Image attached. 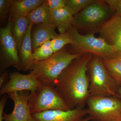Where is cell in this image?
<instances>
[{
    "instance_id": "7a4b0ae2",
    "label": "cell",
    "mask_w": 121,
    "mask_h": 121,
    "mask_svg": "<svg viewBox=\"0 0 121 121\" xmlns=\"http://www.w3.org/2000/svg\"><path fill=\"white\" fill-rule=\"evenodd\" d=\"M82 55L61 50L46 59L33 62L29 70L30 73L40 80L47 82L55 87L64 70L73 60Z\"/></svg>"
},
{
    "instance_id": "3957f363",
    "label": "cell",
    "mask_w": 121,
    "mask_h": 121,
    "mask_svg": "<svg viewBox=\"0 0 121 121\" xmlns=\"http://www.w3.org/2000/svg\"><path fill=\"white\" fill-rule=\"evenodd\" d=\"M89 97H116L119 86L111 76L103 59L93 55L89 63Z\"/></svg>"
},
{
    "instance_id": "e0dca14e",
    "label": "cell",
    "mask_w": 121,
    "mask_h": 121,
    "mask_svg": "<svg viewBox=\"0 0 121 121\" xmlns=\"http://www.w3.org/2000/svg\"><path fill=\"white\" fill-rule=\"evenodd\" d=\"M53 23L60 33L67 32L72 25L74 16L65 6L52 12Z\"/></svg>"
},
{
    "instance_id": "8fae6325",
    "label": "cell",
    "mask_w": 121,
    "mask_h": 121,
    "mask_svg": "<svg viewBox=\"0 0 121 121\" xmlns=\"http://www.w3.org/2000/svg\"><path fill=\"white\" fill-rule=\"evenodd\" d=\"M87 115V109L78 107L67 111H46L31 115L34 121H82Z\"/></svg>"
},
{
    "instance_id": "4316f807",
    "label": "cell",
    "mask_w": 121,
    "mask_h": 121,
    "mask_svg": "<svg viewBox=\"0 0 121 121\" xmlns=\"http://www.w3.org/2000/svg\"><path fill=\"white\" fill-rule=\"evenodd\" d=\"M9 73L7 70L4 71L1 74L0 77V87L6 84L9 79Z\"/></svg>"
},
{
    "instance_id": "9a60e30c",
    "label": "cell",
    "mask_w": 121,
    "mask_h": 121,
    "mask_svg": "<svg viewBox=\"0 0 121 121\" xmlns=\"http://www.w3.org/2000/svg\"><path fill=\"white\" fill-rule=\"evenodd\" d=\"M33 33L32 40L33 50H34L48 40H51L58 35L55 31L54 25L39 24Z\"/></svg>"
},
{
    "instance_id": "2e32d148",
    "label": "cell",
    "mask_w": 121,
    "mask_h": 121,
    "mask_svg": "<svg viewBox=\"0 0 121 121\" xmlns=\"http://www.w3.org/2000/svg\"><path fill=\"white\" fill-rule=\"evenodd\" d=\"M52 12L44 1L26 17L29 25L31 24L54 25Z\"/></svg>"
},
{
    "instance_id": "f1b7e54d",
    "label": "cell",
    "mask_w": 121,
    "mask_h": 121,
    "mask_svg": "<svg viewBox=\"0 0 121 121\" xmlns=\"http://www.w3.org/2000/svg\"><path fill=\"white\" fill-rule=\"evenodd\" d=\"M91 121L90 118L89 116H86L85 118L83 119L82 121Z\"/></svg>"
},
{
    "instance_id": "5bb4252c",
    "label": "cell",
    "mask_w": 121,
    "mask_h": 121,
    "mask_svg": "<svg viewBox=\"0 0 121 121\" xmlns=\"http://www.w3.org/2000/svg\"><path fill=\"white\" fill-rule=\"evenodd\" d=\"M33 25V24H31L29 26L19 52V56L24 71L30 70L33 63L32 59V45L31 39V31Z\"/></svg>"
},
{
    "instance_id": "7402d4cb",
    "label": "cell",
    "mask_w": 121,
    "mask_h": 121,
    "mask_svg": "<svg viewBox=\"0 0 121 121\" xmlns=\"http://www.w3.org/2000/svg\"><path fill=\"white\" fill-rule=\"evenodd\" d=\"M72 43V40L67 32L65 33H60L51 40L52 48L54 53L62 50L65 45Z\"/></svg>"
},
{
    "instance_id": "8992f818",
    "label": "cell",
    "mask_w": 121,
    "mask_h": 121,
    "mask_svg": "<svg viewBox=\"0 0 121 121\" xmlns=\"http://www.w3.org/2000/svg\"><path fill=\"white\" fill-rule=\"evenodd\" d=\"M86 104L92 121H121V99L116 97H89Z\"/></svg>"
},
{
    "instance_id": "6da1fadb",
    "label": "cell",
    "mask_w": 121,
    "mask_h": 121,
    "mask_svg": "<svg viewBox=\"0 0 121 121\" xmlns=\"http://www.w3.org/2000/svg\"><path fill=\"white\" fill-rule=\"evenodd\" d=\"M93 55L84 54L73 60L60 76L55 86L71 109L84 108L86 104L90 87L87 71Z\"/></svg>"
},
{
    "instance_id": "cb8c5ba5",
    "label": "cell",
    "mask_w": 121,
    "mask_h": 121,
    "mask_svg": "<svg viewBox=\"0 0 121 121\" xmlns=\"http://www.w3.org/2000/svg\"><path fill=\"white\" fill-rule=\"evenodd\" d=\"M66 0H45L47 5L53 12L66 6Z\"/></svg>"
},
{
    "instance_id": "d6986e66",
    "label": "cell",
    "mask_w": 121,
    "mask_h": 121,
    "mask_svg": "<svg viewBox=\"0 0 121 121\" xmlns=\"http://www.w3.org/2000/svg\"><path fill=\"white\" fill-rule=\"evenodd\" d=\"M103 61L111 76L121 86V55L114 58L103 59Z\"/></svg>"
},
{
    "instance_id": "44dd1931",
    "label": "cell",
    "mask_w": 121,
    "mask_h": 121,
    "mask_svg": "<svg viewBox=\"0 0 121 121\" xmlns=\"http://www.w3.org/2000/svg\"><path fill=\"white\" fill-rule=\"evenodd\" d=\"M94 0H66L65 5L73 16L78 14L89 5Z\"/></svg>"
},
{
    "instance_id": "277c9868",
    "label": "cell",
    "mask_w": 121,
    "mask_h": 121,
    "mask_svg": "<svg viewBox=\"0 0 121 121\" xmlns=\"http://www.w3.org/2000/svg\"><path fill=\"white\" fill-rule=\"evenodd\" d=\"M41 82L36 91L29 95L28 104L31 115L48 110L71 109L55 86L45 81Z\"/></svg>"
},
{
    "instance_id": "52a82bcc",
    "label": "cell",
    "mask_w": 121,
    "mask_h": 121,
    "mask_svg": "<svg viewBox=\"0 0 121 121\" xmlns=\"http://www.w3.org/2000/svg\"><path fill=\"white\" fill-rule=\"evenodd\" d=\"M112 11L101 1L95 0L74 16L72 25L76 28L93 29L99 28L111 18Z\"/></svg>"
},
{
    "instance_id": "603a6c76",
    "label": "cell",
    "mask_w": 121,
    "mask_h": 121,
    "mask_svg": "<svg viewBox=\"0 0 121 121\" xmlns=\"http://www.w3.org/2000/svg\"><path fill=\"white\" fill-rule=\"evenodd\" d=\"M13 0H0V17L4 19L9 13V9Z\"/></svg>"
},
{
    "instance_id": "ffe728a7",
    "label": "cell",
    "mask_w": 121,
    "mask_h": 121,
    "mask_svg": "<svg viewBox=\"0 0 121 121\" xmlns=\"http://www.w3.org/2000/svg\"><path fill=\"white\" fill-rule=\"evenodd\" d=\"M54 54L52 48L51 40H48L34 50L32 59L33 62L44 60L48 58Z\"/></svg>"
},
{
    "instance_id": "83f0119b",
    "label": "cell",
    "mask_w": 121,
    "mask_h": 121,
    "mask_svg": "<svg viewBox=\"0 0 121 121\" xmlns=\"http://www.w3.org/2000/svg\"><path fill=\"white\" fill-rule=\"evenodd\" d=\"M117 95L118 98L121 99V86L119 87L117 92Z\"/></svg>"
},
{
    "instance_id": "4fadbf2b",
    "label": "cell",
    "mask_w": 121,
    "mask_h": 121,
    "mask_svg": "<svg viewBox=\"0 0 121 121\" xmlns=\"http://www.w3.org/2000/svg\"><path fill=\"white\" fill-rule=\"evenodd\" d=\"M44 1V0H13L9 9V20L17 17H26Z\"/></svg>"
},
{
    "instance_id": "9c48e42d",
    "label": "cell",
    "mask_w": 121,
    "mask_h": 121,
    "mask_svg": "<svg viewBox=\"0 0 121 121\" xmlns=\"http://www.w3.org/2000/svg\"><path fill=\"white\" fill-rule=\"evenodd\" d=\"M40 80L32 74H23L17 72L9 73L8 82L0 87L1 96L14 91H29L35 92L41 84Z\"/></svg>"
},
{
    "instance_id": "ba28073f",
    "label": "cell",
    "mask_w": 121,
    "mask_h": 121,
    "mask_svg": "<svg viewBox=\"0 0 121 121\" xmlns=\"http://www.w3.org/2000/svg\"><path fill=\"white\" fill-rule=\"evenodd\" d=\"M0 71L1 74L9 67H13L23 70L17 44L11 32V23L0 29Z\"/></svg>"
},
{
    "instance_id": "7c38bea8",
    "label": "cell",
    "mask_w": 121,
    "mask_h": 121,
    "mask_svg": "<svg viewBox=\"0 0 121 121\" xmlns=\"http://www.w3.org/2000/svg\"><path fill=\"white\" fill-rule=\"evenodd\" d=\"M100 37L112 46L116 53L121 55V17L115 15L100 28Z\"/></svg>"
},
{
    "instance_id": "30bf717a",
    "label": "cell",
    "mask_w": 121,
    "mask_h": 121,
    "mask_svg": "<svg viewBox=\"0 0 121 121\" xmlns=\"http://www.w3.org/2000/svg\"><path fill=\"white\" fill-rule=\"evenodd\" d=\"M30 91H14L8 94L9 97L13 101L14 108L12 112L4 113V121H34L30 113L28 104Z\"/></svg>"
},
{
    "instance_id": "484cf974",
    "label": "cell",
    "mask_w": 121,
    "mask_h": 121,
    "mask_svg": "<svg viewBox=\"0 0 121 121\" xmlns=\"http://www.w3.org/2000/svg\"><path fill=\"white\" fill-rule=\"evenodd\" d=\"M8 97L6 95H2L0 100V121H3V115L5 106L7 103Z\"/></svg>"
},
{
    "instance_id": "d4e9b609",
    "label": "cell",
    "mask_w": 121,
    "mask_h": 121,
    "mask_svg": "<svg viewBox=\"0 0 121 121\" xmlns=\"http://www.w3.org/2000/svg\"><path fill=\"white\" fill-rule=\"evenodd\" d=\"M104 1L112 11L116 12L115 15L121 17V0H106Z\"/></svg>"
},
{
    "instance_id": "5b68a950",
    "label": "cell",
    "mask_w": 121,
    "mask_h": 121,
    "mask_svg": "<svg viewBox=\"0 0 121 121\" xmlns=\"http://www.w3.org/2000/svg\"><path fill=\"white\" fill-rule=\"evenodd\" d=\"M67 32L72 40L71 45L74 51V54H90L103 59H113L119 55L116 53L112 46L101 37H95L93 33L81 35L73 25Z\"/></svg>"
},
{
    "instance_id": "ac0fdd59",
    "label": "cell",
    "mask_w": 121,
    "mask_h": 121,
    "mask_svg": "<svg viewBox=\"0 0 121 121\" xmlns=\"http://www.w3.org/2000/svg\"><path fill=\"white\" fill-rule=\"evenodd\" d=\"M9 20L11 22L12 35L17 44L19 52L29 23L27 18L23 17H17Z\"/></svg>"
}]
</instances>
